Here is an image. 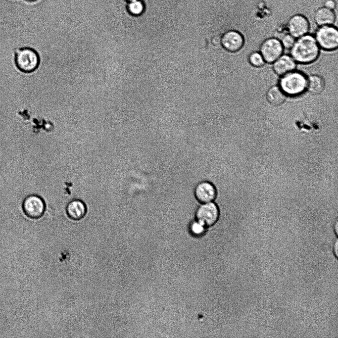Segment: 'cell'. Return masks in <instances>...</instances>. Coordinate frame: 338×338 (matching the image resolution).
<instances>
[{"label": "cell", "instance_id": "cell-1", "mask_svg": "<svg viewBox=\"0 0 338 338\" xmlns=\"http://www.w3.org/2000/svg\"><path fill=\"white\" fill-rule=\"evenodd\" d=\"M315 37L306 34L297 38L290 48L291 56L301 64H309L319 56V48Z\"/></svg>", "mask_w": 338, "mask_h": 338}, {"label": "cell", "instance_id": "cell-2", "mask_svg": "<svg viewBox=\"0 0 338 338\" xmlns=\"http://www.w3.org/2000/svg\"><path fill=\"white\" fill-rule=\"evenodd\" d=\"M307 82V78L303 73L294 70L281 76L278 86L286 96L295 97L306 90Z\"/></svg>", "mask_w": 338, "mask_h": 338}, {"label": "cell", "instance_id": "cell-3", "mask_svg": "<svg viewBox=\"0 0 338 338\" xmlns=\"http://www.w3.org/2000/svg\"><path fill=\"white\" fill-rule=\"evenodd\" d=\"M14 61L17 68L22 72L31 73L35 71L40 63L37 51L30 48H17L14 51Z\"/></svg>", "mask_w": 338, "mask_h": 338}, {"label": "cell", "instance_id": "cell-4", "mask_svg": "<svg viewBox=\"0 0 338 338\" xmlns=\"http://www.w3.org/2000/svg\"><path fill=\"white\" fill-rule=\"evenodd\" d=\"M315 39L320 48L333 50L338 46V31L332 25L320 26L316 31Z\"/></svg>", "mask_w": 338, "mask_h": 338}, {"label": "cell", "instance_id": "cell-5", "mask_svg": "<svg viewBox=\"0 0 338 338\" xmlns=\"http://www.w3.org/2000/svg\"><path fill=\"white\" fill-rule=\"evenodd\" d=\"M195 218L205 227L215 224L219 220L220 211L219 206L214 201L201 203L195 211Z\"/></svg>", "mask_w": 338, "mask_h": 338}, {"label": "cell", "instance_id": "cell-6", "mask_svg": "<svg viewBox=\"0 0 338 338\" xmlns=\"http://www.w3.org/2000/svg\"><path fill=\"white\" fill-rule=\"evenodd\" d=\"M283 48L279 40L270 38L262 43L259 52L265 62L272 63L282 54Z\"/></svg>", "mask_w": 338, "mask_h": 338}, {"label": "cell", "instance_id": "cell-7", "mask_svg": "<svg viewBox=\"0 0 338 338\" xmlns=\"http://www.w3.org/2000/svg\"><path fill=\"white\" fill-rule=\"evenodd\" d=\"M45 208L44 200L37 195L27 196L22 203V209L24 214L32 219L41 218L44 213Z\"/></svg>", "mask_w": 338, "mask_h": 338}, {"label": "cell", "instance_id": "cell-8", "mask_svg": "<svg viewBox=\"0 0 338 338\" xmlns=\"http://www.w3.org/2000/svg\"><path fill=\"white\" fill-rule=\"evenodd\" d=\"M193 195L199 204L208 203L216 200L218 191L213 183L208 181H202L196 185Z\"/></svg>", "mask_w": 338, "mask_h": 338}, {"label": "cell", "instance_id": "cell-9", "mask_svg": "<svg viewBox=\"0 0 338 338\" xmlns=\"http://www.w3.org/2000/svg\"><path fill=\"white\" fill-rule=\"evenodd\" d=\"M309 27L308 19L304 16L298 14L290 17L287 24L289 34L295 38L307 34Z\"/></svg>", "mask_w": 338, "mask_h": 338}, {"label": "cell", "instance_id": "cell-10", "mask_svg": "<svg viewBox=\"0 0 338 338\" xmlns=\"http://www.w3.org/2000/svg\"><path fill=\"white\" fill-rule=\"evenodd\" d=\"M244 39L241 33L235 30H230L223 33L221 44L227 51L235 52L243 47Z\"/></svg>", "mask_w": 338, "mask_h": 338}, {"label": "cell", "instance_id": "cell-11", "mask_svg": "<svg viewBox=\"0 0 338 338\" xmlns=\"http://www.w3.org/2000/svg\"><path fill=\"white\" fill-rule=\"evenodd\" d=\"M273 63L274 72L279 76L295 70L296 67L295 61L291 56L287 54H282Z\"/></svg>", "mask_w": 338, "mask_h": 338}, {"label": "cell", "instance_id": "cell-12", "mask_svg": "<svg viewBox=\"0 0 338 338\" xmlns=\"http://www.w3.org/2000/svg\"><path fill=\"white\" fill-rule=\"evenodd\" d=\"M66 210L69 218L75 221L81 220L87 213V207L85 204L79 199L70 201L67 204Z\"/></svg>", "mask_w": 338, "mask_h": 338}, {"label": "cell", "instance_id": "cell-13", "mask_svg": "<svg viewBox=\"0 0 338 338\" xmlns=\"http://www.w3.org/2000/svg\"><path fill=\"white\" fill-rule=\"evenodd\" d=\"M314 21L319 26L332 25L335 21V12L325 6L319 8L314 14Z\"/></svg>", "mask_w": 338, "mask_h": 338}, {"label": "cell", "instance_id": "cell-14", "mask_svg": "<svg viewBox=\"0 0 338 338\" xmlns=\"http://www.w3.org/2000/svg\"><path fill=\"white\" fill-rule=\"evenodd\" d=\"M325 83L324 79L318 75H312L307 78V89L311 94H321L324 90Z\"/></svg>", "mask_w": 338, "mask_h": 338}, {"label": "cell", "instance_id": "cell-15", "mask_svg": "<svg viewBox=\"0 0 338 338\" xmlns=\"http://www.w3.org/2000/svg\"><path fill=\"white\" fill-rule=\"evenodd\" d=\"M266 98L270 103L277 106L285 101L286 95L279 86H275L268 89L266 93Z\"/></svg>", "mask_w": 338, "mask_h": 338}, {"label": "cell", "instance_id": "cell-16", "mask_svg": "<svg viewBox=\"0 0 338 338\" xmlns=\"http://www.w3.org/2000/svg\"><path fill=\"white\" fill-rule=\"evenodd\" d=\"M126 8L130 15L138 16L144 11L145 5L142 0H134L127 2Z\"/></svg>", "mask_w": 338, "mask_h": 338}, {"label": "cell", "instance_id": "cell-17", "mask_svg": "<svg viewBox=\"0 0 338 338\" xmlns=\"http://www.w3.org/2000/svg\"><path fill=\"white\" fill-rule=\"evenodd\" d=\"M250 64L255 67H260L265 63L261 53L258 51H254L250 54L248 57Z\"/></svg>", "mask_w": 338, "mask_h": 338}, {"label": "cell", "instance_id": "cell-18", "mask_svg": "<svg viewBox=\"0 0 338 338\" xmlns=\"http://www.w3.org/2000/svg\"><path fill=\"white\" fill-rule=\"evenodd\" d=\"M205 226L202 223L195 220L192 222L191 224L190 229L192 232L195 235H200L205 231Z\"/></svg>", "mask_w": 338, "mask_h": 338}, {"label": "cell", "instance_id": "cell-19", "mask_svg": "<svg viewBox=\"0 0 338 338\" xmlns=\"http://www.w3.org/2000/svg\"><path fill=\"white\" fill-rule=\"evenodd\" d=\"M295 39L289 33L285 35L280 41L284 48L290 49L295 42Z\"/></svg>", "mask_w": 338, "mask_h": 338}, {"label": "cell", "instance_id": "cell-20", "mask_svg": "<svg viewBox=\"0 0 338 338\" xmlns=\"http://www.w3.org/2000/svg\"><path fill=\"white\" fill-rule=\"evenodd\" d=\"M336 6V2L334 0H326L324 2V6L331 10L335 9Z\"/></svg>", "mask_w": 338, "mask_h": 338}, {"label": "cell", "instance_id": "cell-21", "mask_svg": "<svg viewBox=\"0 0 338 338\" xmlns=\"http://www.w3.org/2000/svg\"><path fill=\"white\" fill-rule=\"evenodd\" d=\"M221 37L218 36H214L211 40V42L214 46H218L221 44Z\"/></svg>", "mask_w": 338, "mask_h": 338}, {"label": "cell", "instance_id": "cell-22", "mask_svg": "<svg viewBox=\"0 0 338 338\" xmlns=\"http://www.w3.org/2000/svg\"><path fill=\"white\" fill-rule=\"evenodd\" d=\"M333 251H334V253L335 255L336 256V257H337V256H338V241H337V240H336V242L334 244Z\"/></svg>", "mask_w": 338, "mask_h": 338}, {"label": "cell", "instance_id": "cell-23", "mask_svg": "<svg viewBox=\"0 0 338 338\" xmlns=\"http://www.w3.org/2000/svg\"><path fill=\"white\" fill-rule=\"evenodd\" d=\"M334 230L336 232V235H337L338 234V224H337V223L336 224L335 229H334Z\"/></svg>", "mask_w": 338, "mask_h": 338}, {"label": "cell", "instance_id": "cell-24", "mask_svg": "<svg viewBox=\"0 0 338 338\" xmlns=\"http://www.w3.org/2000/svg\"><path fill=\"white\" fill-rule=\"evenodd\" d=\"M125 0L126 1H127V2H128V1H132V0Z\"/></svg>", "mask_w": 338, "mask_h": 338}, {"label": "cell", "instance_id": "cell-25", "mask_svg": "<svg viewBox=\"0 0 338 338\" xmlns=\"http://www.w3.org/2000/svg\"></svg>", "mask_w": 338, "mask_h": 338}]
</instances>
